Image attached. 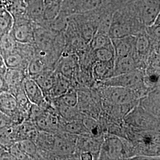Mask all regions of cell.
<instances>
[{
  "label": "cell",
  "mask_w": 160,
  "mask_h": 160,
  "mask_svg": "<svg viewBox=\"0 0 160 160\" xmlns=\"http://www.w3.org/2000/svg\"><path fill=\"white\" fill-rule=\"evenodd\" d=\"M123 119L127 125L136 129L153 131L159 130V118L150 113L139 105L133 108Z\"/></svg>",
  "instance_id": "cell-1"
},
{
  "label": "cell",
  "mask_w": 160,
  "mask_h": 160,
  "mask_svg": "<svg viewBox=\"0 0 160 160\" xmlns=\"http://www.w3.org/2000/svg\"><path fill=\"white\" fill-rule=\"evenodd\" d=\"M100 82L103 86L124 87L140 93L146 87L144 83L143 72L138 69L126 74L112 77Z\"/></svg>",
  "instance_id": "cell-2"
},
{
  "label": "cell",
  "mask_w": 160,
  "mask_h": 160,
  "mask_svg": "<svg viewBox=\"0 0 160 160\" xmlns=\"http://www.w3.org/2000/svg\"><path fill=\"white\" fill-rule=\"evenodd\" d=\"M98 159L122 160L127 158L125 142L117 135L109 134L103 140L99 151Z\"/></svg>",
  "instance_id": "cell-3"
},
{
  "label": "cell",
  "mask_w": 160,
  "mask_h": 160,
  "mask_svg": "<svg viewBox=\"0 0 160 160\" xmlns=\"http://www.w3.org/2000/svg\"><path fill=\"white\" fill-rule=\"evenodd\" d=\"M103 95L106 102L114 104H126L136 102L141 93L135 90L121 87L105 86Z\"/></svg>",
  "instance_id": "cell-4"
},
{
  "label": "cell",
  "mask_w": 160,
  "mask_h": 160,
  "mask_svg": "<svg viewBox=\"0 0 160 160\" xmlns=\"http://www.w3.org/2000/svg\"><path fill=\"white\" fill-rule=\"evenodd\" d=\"M134 24L131 17L124 12H117L112 15L108 35L110 39L134 35Z\"/></svg>",
  "instance_id": "cell-5"
},
{
  "label": "cell",
  "mask_w": 160,
  "mask_h": 160,
  "mask_svg": "<svg viewBox=\"0 0 160 160\" xmlns=\"http://www.w3.org/2000/svg\"><path fill=\"white\" fill-rule=\"evenodd\" d=\"M34 31L32 21L25 16L14 19L10 33L17 43L33 45Z\"/></svg>",
  "instance_id": "cell-6"
},
{
  "label": "cell",
  "mask_w": 160,
  "mask_h": 160,
  "mask_svg": "<svg viewBox=\"0 0 160 160\" xmlns=\"http://www.w3.org/2000/svg\"><path fill=\"white\" fill-rule=\"evenodd\" d=\"M0 112L10 117L12 123H18L24 118L23 112L18 108L16 97L8 92L0 93Z\"/></svg>",
  "instance_id": "cell-7"
},
{
  "label": "cell",
  "mask_w": 160,
  "mask_h": 160,
  "mask_svg": "<svg viewBox=\"0 0 160 160\" xmlns=\"http://www.w3.org/2000/svg\"><path fill=\"white\" fill-rule=\"evenodd\" d=\"M23 86L24 92L32 104L45 109L51 105V103L47 101L40 87L32 78L26 76L23 81Z\"/></svg>",
  "instance_id": "cell-8"
},
{
  "label": "cell",
  "mask_w": 160,
  "mask_h": 160,
  "mask_svg": "<svg viewBox=\"0 0 160 160\" xmlns=\"http://www.w3.org/2000/svg\"><path fill=\"white\" fill-rule=\"evenodd\" d=\"M160 0H142L139 6V17L147 26L153 25L160 16Z\"/></svg>",
  "instance_id": "cell-9"
},
{
  "label": "cell",
  "mask_w": 160,
  "mask_h": 160,
  "mask_svg": "<svg viewBox=\"0 0 160 160\" xmlns=\"http://www.w3.org/2000/svg\"><path fill=\"white\" fill-rule=\"evenodd\" d=\"M136 36L129 35L120 38L111 39L115 58L126 56H135Z\"/></svg>",
  "instance_id": "cell-10"
},
{
  "label": "cell",
  "mask_w": 160,
  "mask_h": 160,
  "mask_svg": "<svg viewBox=\"0 0 160 160\" xmlns=\"http://www.w3.org/2000/svg\"><path fill=\"white\" fill-rule=\"evenodd\" d=\"M26 72L16 69L7 68L5 73V80L8 88V92L14 96L23 87V82Z\"/></svg>",
  "instance_id": "cell-11"
},
{
  "label": "cell",
  "mask_w": 160,
  "mask_h": 160,
  "mask_svg": "<svg viewBox=\"0 0 160 160\" xmlns=\"http://www.w3.org/2000/svg\"><path fill=\"white\" fill-rule=\"evenodd\" d=\"M55 75L56 71L55 70L51 68H48L31 77L40 87L45 98H46L53 86L55 80Z\"/></svg>",
  "instance_id": "cell-12"
},
{
  "label": "cell",
  "mask_w": 160,
  "mask_h": 160,
  "mask_svg": "<svg viewBox=\"0 0 160 160\" xmlns=\"http://www.w3.org/2000/svg\"><path fill=\"white\" fill-rule=\"evenodd\" d=\"M5 66L7 68L16 69L26 72L29 61L17 50L2 56Z\"/></svg>",
  "instance_id": "cell-13"
},
{
  "label": "cell",
  "mask_w": 160,
  "mask_h": 160,
  "mask_svg": "<svg viewBox=\"0 0 160 160\" xmlns=\"http://www.w3.org/2000/svg\"><path fill=\"white\" fill-rule=\"evenodd\" d=\"M114 60L110 61H95L92 65V75L96 80L102 82L113 76Z\"/></svg>",
  "instance_id": "cell-14"
},
{
  "label": "cell",
  "mask_w": 160,
  "mask_h": 160,
  "mask_svg": "<svg viewBox=\"0 0 160 160\" xmlns=\"http://www.w3.org/2000/svg\"><path fill=\"white\" fill-rule=\"evenodd\" d=\"M69 78L63 75L56 72L55 80L51 90L46 97V100L51 103L52 99L62 96L71 88Z\"/></svg>",
  "instance_id": "cell-15"
},
{
  "label": "cell",
  "mask_w": 160,
  "mask_h": 160,
  "mask_svg": "<svg viewBox=\"0 0 160 160\" xmlns=\"http://www.w3.org/2000/svg\"><path fill=\"white\" fill-rule=\"evenodd\" d=\"M138 62L135 56L114 58L113 76L126 74L138 69Z\"/></svg>",
  "instance_id": "cell-16"
},
{
  "label": "cell",
  "mask_w": 160,
  "mask_h": 160,
  "mask_svg": "<svg viewBox=\"0 0 160 160\" xmlns=\"http://www.w3.org/2000/svg\"><path fill=\"white\" fill-rule=\"evenodd\" d=\"M44 7L43 0H29L26 3V16L31 21L42 23Z\"/></svg>",
  "instance_id": "cell-17"
},
{
  "label": "cell",
  "mask_w": 160,
  "mask_h": 160,
  "mask_svg": "<svg viewBox=\"0 0 160 160\" xmlns=\"http://www.w3.org/2000/svg\"><path fill=\"white\" fill-rule=\"evenodd\" d=\"M140 106L157 117H160V94L159 91L153 92L142 98Z\"/></svg>",
  "instance_id": "cell-18"
},
{
  "label": "cell",
  "mask_w": 160,
  "mask_h": 160,
  "mask_svg": "<svg viewBox=\"0 0 160 160\" xmlns=\"http://www.w3.org/2000/svg\"><path fill=\"white\" fill-rule=\"evenodd\" d=\"M77 58L73 55H68V57H63L61 59L58 64L57 68L55 70L70 78L74 72Z\"/></svg>",
  "instance_id": "cell-19"
},
{
  "label": "cell",
  "mask_w": 160,
  "mask_h": 160,
  "mask_svg": "<svg viewBox=\"0 0 160 160\" xmlns=\"http://www.w3.org/2000/svg\"><path fill=\"white\" fill-rule=\"evenodd\" d=\"M78 102L77 92L74 88H70L67 92L59 97L52 99L51 104H58L70 108H75Z\"/></svg>",
  "instance_id": "cell-20"
},
{
  "label": "cell",
  "mask_w": 160,
  "mask_h": 160,
  "mask_svg": "<svg viewBox=\"0 0 160 160\" xmlns=\"http://www.w3.org/2000/svg\"><path fill=\"white\" fill-rule=\"evenodd\" d=\"M14 18L10 12L0 6V38L12 30Z\"/></svg>",
  "instance_id": "cell-21"
},
{
  "label": "cell",
  "mask_w": 160,
  "mask_h": 160,
  "mask_svg": "<svg viewBox=\"0 0 160 160\" xmlns=\"http://www.w3.org/2000/svg\"><path fill=\"white\" fill-rule=\"evenodd\" d=\"M63 0H57L45 6L43 12V22L49 23L57 17L61 12L62 3Z\"/></svg>",
  "instance_id": "cell-22"
},
{
  "label": "cell",
  "mask_w": 160,
  "mask_h": 160,
  "mask_svg": "<svg viewBox=\"0 0 160 160\" xmlns=\"http://www.w3.org/2000/svg\"><path fill=\"white\" fill-rule=\"evenodd\" d=\"M48 68H48V63L45 60L42 58L34 55V57L28 63L27 68V75L29 77H32Z\"/></svg>",
  "instance_id": "cell-23"
},
{
  "label": "cell",
  "mask_w": 160,
  "mask_h": 160,
  "mask_svg": "<svg viewBox=\"0 0 160 160\" xmlns=\"http://www.w3.org/2000/svg\"><path fill=\"white\" fill-rule=\"evenodd\" d=\"M63 131L75 135L87 136L90 135L83 122L80 120H69L62 126Z\"/></svg>",
  "instance_id": "cell-24"
},
{
  "label": "cell",
  "mask_w": 160,
  "mask_h": 160,
  "mask_svg": "<svg viewBox=\"0 0 160 160\" xmlns=\"http://www.w3.org/2000/svg\"><path fill=\"white\" fill-rule=\"evenodd\" d=\"M23 151L30 157L31 160L42 159L39 149L33 141L31 139H23L17 142Z\"/></svg>",
  "instance_id": "cell-25"
},
{
  "label": "cell",
  "mask_w": 160,
  "mask_h": 160,
  "mask_svg": "<svg viewBox=\"0 0 160 160\" xmlns=\"http://www.w3.org/2000/svg\"><path fill=\"white\" fill-rule=\"evenodd\" d=\"M151 47V41L148 36L143 33H139L136 36L135 52L139 56H145L148 53Z\"/></svg>",
  "instance_id": "cell-26"
},
{
  "label": "cell",
  "mask_w": 160,
  "mask_h": 160,
  "mask_svg": "<svg viewBox=\"0 0 160 160\" xmlns=\"http://www.w3.org/2000/svg\"><path fill=\"white\" fill-rule=\"evenodd\" d=\"M17 45L18 43L10 32L4 34L0 38V53L2 56L15 51L17 48Z\"/></svg>",
  "instance_id": "cell-27"
},
{
  "label": "cell",
  "mask_w": 160,
  "mask_h": 160,
  "mask_svg": "<svg viewBox=\"0 0 160 160\" xmlns=\"http://www.w3.org/2000/svg\"><path fill=\"white\" fill-rule=\"evenodd\" d=\"M112 44V40L108 34L97 32L90 40V46L92 51L110 46Z\"/></svg>",
  "instance_id": "cell-28"
},
{
  "label": "cell",
  "mask_w": 160,
  "mask_h": 160,
  "mask_svg": "<svg viewBox=\"0 0 160 160\" xmlns=\"http://www.w3.org/2000/svg\"><path fill=\"white\" fill-rule=\"evenodd\" d=\"M94 52V57L95 61H110L114 60V48L113 45L102 48L97 49Z\"/></svg>",
  "instance_id": "cell-29"
},
{
  "label": "cell",
  "mask_w": 160,
  "mask_h": 160,
  "mask_svg": "<svg viewBox=\"0 0 160 160\" xmlns=\"http://www.w3.org/2000/svg\"><path fill=\"white\" fill-rule=\"evenodd\" d=\"M8 151L12 155L14 160H31L30 157L20 148L17 142L12 145L8 149Z\"/></svg>",
  "instance_id": "cell-30"
},
{
  "label": "cell",
  "mask_w": 160,
  "mask_h": 160,
  "mask_svg": "<svg viewBox=\"0 0 160 160\" xmlns=\"http://www.w3.org/2000/svg\"><path fill=\"white\" fill-rule=\"evenodd\" d=\"M7 67H4L0 68V93L2 92H8V88L5 80V73Z\"/></svg>",
  "instance_id": "cell-31"
},
{
  "label": "cell",
  "mask_w": 160,
  "mask_h": 160,
  "mask_svg": "<svg viewBox=\"0 0 160 160\" xmlns=\"http://www.w3.org/2000/svg\"><path fill=\"white\" fill-rule=\"evenodd\" d=\"M12 124V121L8 116L0 112V128Z\"/></svg>",
  "instance_id": "cell-32"
},
{
  "label": "cell",
  "mask_w": 160,
  "mask_h": 160,
  "mask_svg": "<svg viewBox=\"0 0 160 160\" xmlns=\"http://www.w3.org/2000/svg\"><path fill=\"white\" fill-rule=\"evenodd\" d=\"M81 160H93L94 156L92 153L88 151H84L81 153L80 156Z\"/></svg>",
  "instance_id": "cell-33"
},
{
  "label": "cell",
  "mask_w": 160,
  "mask_h": 160,
  "mask_svg": "<svg viewBox=\"0 0 160 160\" xmlns=\"http://www.w3.org/2000/svg\"><path fill=\"white\" fill-rule=\"evenodd\" d=\"M5 65L4 62V60H3V58L2 57L1 54L0 53V68L4 67Z\"/></svg>",
  "instance_id": "cell-34"
},
{
  "label": "cell",
  "mask_w": 160,
  "mask_h": 160,
  "mask_svg": "<svg viewBox=\"0 0 160 160\" xmlns=\"http://www.w3.org/2000/svg\"><path fill=\"white\" fill-rule=\"evenodd\" d=\"M55 1H57V0H43V2H44L45 6H46L47 4H49L50 3H52V2H53Z\"/></svg>",
  "instance_id": "cell-35"
}]
</instances>
